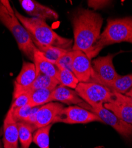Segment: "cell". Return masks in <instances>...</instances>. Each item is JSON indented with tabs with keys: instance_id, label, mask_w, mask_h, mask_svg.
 <instances>
[{
	"instance_id": "1",
	"label": "cell",
	"mask_w": 132,
	"mask_h": 148,
	"mask_svg": "<svg viewBox=\"0 0 132 148\" xmlns=\"http://www.w3.org/2000/svg\"><path fill=\"white\" fill-rule=\"evenodd\" d=\"M74 42L72 51L85 53L89 59L95 55V47L100 39L103 18L97 12L79 8L71 16Z\"/></svg>"
},
{
	"instance_id": "2",
	"label": "cell",
	"mask_w": 132,
	"mask_h": 148,
	"mask_svg": "<svg viewBox=\"0 0 132 148\" xmlns=\"http://www.w3.org/2000/svg\"><path fill=\"white\" fill-rule=\"evenodd\" d=\"M15 13L19 20L29 33L33 43L72 51L73 40L58 34L45 20L25 17L16 10H15Z\"/></svg>"
},
{
	"instance_id": "3",
	"label": "cell",
	"mask_w": 132,
	"mask_h": 148,
	"mask_svg": "<svg viewBox=\"0 0 132 148\" xmlns=\"http://www.w3.org/2000/svg\"><path fill=\"white\" fill-rule=\"evenodd\" d=\"M0 22L13 34L22 53L33 61L37 47L33 43L29 33L19 20L15 10L7 0H0Z\"/></svg>"
},
{
	"instance_id": "4",
	"label": "cell",
	"mask_w": 132,
	"mask_h": 148,
	"mask_svg": "<svg viewBox=\"0 0 132 148\" xmlns=\"http://www.w3.org/2000/svg\"><path fill=\"white\" fill-rule=\"evenodd\" d=\"M121 42L132 45V17L110 18L95 47L97 55L106 46Z\"/></svg>"
},
{
	"instance_id": "5",
	"label": "cell",
	"mask_w": 132,
	"mask_h": 148,
	"mask_svg": "<svg viewBox=\"0 0 132 148\" xmlns=\"http://www.w3.org/2000/svg\"><path fill=\"white\" fill-rule=\"evenodd\" d=\"M75 91L93 109L110 103L114 95L110 89L93 82H79Z\"/></svg>"
},
{
	"instance_id": "6",
	"label": "cell",
	"mask_w": 132,
	"mask_h": 148,
	"mask_svg": "<svg viewBox=\"0 0 132 148\" xmlns=\"http://www.w3.org/2000/svg\"><path fill=\"white\" fill-rule=\"evenodd\" d=\"M114 56V54H108L105 56L98 57L93 61L90 82L98 83L107 88L120 76L113 65Z\"/></svg>"
},
{
	"instance_id": "7",
	"label": "cell",
	"mask_w": 132,
	"mask_h": 148,
	"mask_svg": "<svg viewBox=\"0 0 132 148\" xmlns=\"http://www.w3.org/2000/svg\"><path fill=\"white\" fill-rule=\"evenodd\" d=\"M98 121L102 123L100 118L86 108L77 106H70L61 111L54 120L55 123H64L69 125L86 124Z\"/></svg>"
},
{
	"instance_id": "8",
	"label": "cell",
	"mask_w": 132,
	"mask_h": 148,
	"mask_svg": "<svg viewBox=\"0 0 132 148\" xmlns=\"http://www.w3.org/2000/svg\"><path fill=\"white\" fill-rule=\"evenodd\" d=\"M90 111L97 114L103 123L111 126L123 138L130 139L132 137V125L118 117L104 106L94 109L91 108Z\"/></svg>"
},
{
	"instance_id": "9",
	"label": "cell",
	"mask_w": 132,
	"mask_h": 148,
	"mask_svg": "<svg viewBox=\"0 0 132 148\" xmlns=\"http://www.w3.org/2000/svg\"><path fill=\"white\" fill-rule=\"evenodd\" d=\"M113 99L104 107L120 119L132 125V100L124 94L114 92Z\"/></svg>"
},
{
	"instance_id": "10",
	"label": "cell",
	"mask_w": 132,
	"mask_h": 148,
	"mask_svg": "<svg viewBox=\"0 0 132 148\" xmlns=\"http://www.w3.org/2000/svg\"><path fill=\"white\" fill-rule=\"evenodd\" d=\"M13 99L25 93H30L31 92L40 89L54 90L58 85L59 82L56 78L44 75L42 73L37 74V78L28 87H21L16 84H14Z\"/></svg>"
},
{
	"instance_id": "11",
	"label": "cell",
	"mask_w": 132,
	"mask_h": 148,
	"mask_svg": "<svg viewBox=\"0 0 132 148\" xmlns=\"http://www.w3.org/2000/svg\"><path fill=\"white\" fill-rule=\"evenodd\" d=\"M19 3L22 8L31 17L45 21L56 20L58 18V14L55 11L34 0H20Z\"/></svg>"
},
{
	"instance_id": "12",
	"label": "cell",
	"mask_w": 132,
	"mask_h": 148,
	"mask_svg": "<svg viewBox=\"0 0 132 148\" xmlns=\"http://www.w3.org/2000/svg\"><path fill=\"white\" fill-rule=\"evenodd\" d=\"M64 108L63 104L58 102H50L40 107L35 125V130L39 128L53 125L57 116Z\"/></svg>"
},
{
	"instance_id": "13",
	"label": "cell",
	"mask_w": 132,
	"mask_h": 148,
	"mask_svg": "<svg viewBox=\"0 0 132 148\" xmlns=\"http://www.w3.org/2000/svg\"><path fill=\"white\" fill-rule=\"evenodd\" d=\"M74 51L73 73L79 82H90L92 72L91 59H89L85 53L81 51Z\"/></svg>"
},
{
	"instance_id": "14",
	"label": "cell",
	"mask_w": 132,
	"mask_h": 148,
	"mask_svg": "<svg viewBox=\"0 0 132 148\" xmlns=\"http://www.w3.org/2000/svg\"><path fill=\"white\" fill-rule=\"evenodd\" d=\"M50 102H58L71 105H87L76 92L62 85H58L50 95Z\"/></svg>"
},
{
	"instance_id": "15",
	"label": "cell",
	"mask_w": 132,
	"mask_h": 148,
	"mask_svg": "<svg viewBox=\"0 0 132 148\" xmlns=\"http://www.w3.org/2000/svg\"><path fill=\"white\" fill-rule=\"evenodd\" d=\"M3 143L4 148L19 147V132L17 123L8 110L4 121Z\"/></svg>"
},
{
	"instance_id": "16",
	"label": "cell",
	"mask_w": 132,
	"mask_h": 148,
	"mask_svg": "<svg viewBox=\"0 0 132 148\" xmlns=\"http://www.w3.org/2000/svg\"><path fill=\"white\" fill-rule=\"evenodd\" d=\"M33 61L37 74L42 73L56 78L58 73V68L55 65L46 59L37 48L35 50Z\"/></svg>"
},
{
	"instance_id": "17",
	"label": "cell",
	"mask_w": 132,
	"mask_h": 148,
	"mask_svg": "<svg viewBox=\"0 0 132 148\" xmlns=\"http://www.w3.org/2000/svg\"><path fill=\"white\" fill-rule=\"evenodd\" d=\"M37 73L33 63L24 61L21 69L17 77L15 84L21 87H28L37 78Z\"/></svg>"
},
{
	"instance_id": "18",
	"label": "cell",
	"mask_w": 132,
	"mask_h": 148,
	"mask_svg": "<svg viewBox=\"0 0 132 148\" xmlns=\"http://www.w3.org/2000/svg\"><path fill=\"white\" fill-rule=\"evenodd\" d=\"M33 43L38 50L42 53L44 56L54 65L56 64L57 61L63 55L70 51L57 47L44 46L37 43Z\"/></svg>"
},
{
	"instance_id": "19",
	"label": "cell",
	"mask_w": 132,
	"mask_h": 148,
	"mask_svg": "<svg viewBox=\"0 0 132 148\" xmlns=\"http://www.w3.org/2000/svg\"><path fill=\"white\" fill-rule=\"evenodd\" d=\"M19 139L20 148H29L33 142V132L35 130L33 126L25 122H18Z\"/></svg>"
},
{
	"instance_id": "20",
	"label": "cell",
	"mask_w": 132,
	"mask_h": 148,
	"mask_svg": "<svg viewBox=\"0 0 132 148\" xmlns=\"http://www.w3.org/2000/svg\"><path fill=\"white\" fill-rule=\"evenodd\" d=\"M107 88L112 92L125 94L132 88V73L124 76L120 75Z\"/></svg>"
},
{
	"instance_id": "21",
	"label": "cell",
	"mask_w": 132,
	"mask_h": 148,
	"mask_svg": "<svg viewBox=\"0 0 132 148\" xmlns=\"http://www.w3.org/2000/svg\"><path fill=\"white\" fill-rule=\"evenodd\" d=\"M53 91L49 89H40L31 92L28 104L32 107H35L50 103V95Z\"/></svg>"
},
{
	"instance_id": "22",
	"label": "cell",
	"mask_w": 132,
	"mask_h": 148,
	"mask_svg": "<svg viewBox=\"0 0 132 148\" xmlns=\"http://www.w3.org/2000/svg\"><path fill=\"white\" fill-rule=\"evenodd\" d=\"M53 125L36 130L33 135V142L39 148H50V132Z\"/></svg>"
},
{
	"instance_id": "23",
	"label": "cell",
	"mask_w": 132,
	"mask_h": 148,
	"mask_svg": "<svg viewBox=\"0 0 132 148\" xmlns=\"http://www.w3.org/2000/svg\"><path fill=\"white\" fill-rule=\"evenodd\" d=\"M56 79L59 84L71 89L75 90L79 83V80L73 72L63 68H58Z\"/></svg>"
},
{
	"instance_id": "24",
	"label": "cell",
	"mask_w": 132,
	"mask_h": 148,
	"mask_svg": "<svg viewBox=\"0 0 132 148\" xmlns=\"http://www.w3.org/2000/svg\"><path fill=\"white\" fill-rule=\"evenodd\" d=\"M75 51H70L63 55L57 61L55 65L58 68H63L73 72V61Z\"/></svg>"
},
{
	"instance_id": "25",
	"label": "cell",
	"mask_w": 132,
	"mask_h": 148,
	"mask_svg": "<svg viewBox=\"0 0 132 148\" xmlns=\"http://www.w3.org/2000/svg\"><path fill=\"white\" fill-rule=\"evenodd\" d=\"M32 108V107L30 106L27 104L15 110H11V108H9V110L11 111L15 121L18 123L25 122L26 121L30 113Z\"/></svg>"
},
{
	"instance_id": "26",
	"label": "cell",
	"mask_w": 132,
	"mask_h": 148,
	"mask_svg": "<svg viewBox=\"0 0 132 148\" xmlns=\"http://www.w3.org/2000/svg\"><path fill=\"white\" fill-rule=\"evenodd\" d=\"M13 100V102L10 108L11 110H15L25 106L29 104L30 100V93H25L20 95Z\"/></svg>"
},
{
	"instance_id": "27",
	"label": "cell",
	"mask_w": 132,
	"mask_h": 148,
	"mask_svg": "<svg viewBox=\"0 0 132 148\" xmlns=\"http://www.w3.org/2000/svg\"><path fill=\"white\" fill-rule=\"evenodd\" d=\"M40 107L41 106L32 107L28 119L25 121V123H28V124L33 126L34 129H35V127H34L36 123V119H37V112H38L39 108H40Z\"/></svg>"
},
{
	"instance_id": "28",
	"label": "cell",
	"mask_w": 132,
	"mask_h": 148,
	"mask_svg": "<svg viewBox=\"0 0 132 148\" xmlns=\"http://www.w3.org/2000/svg\"><path fill=\"white\" fill-rule=\"evenodd\" d=\"M88 5L89 7L95 10H98L104 8L109 5L111 1H88Z\"/></svg>"
},
{
	"instance_id": "29",
	"label": "cell",
	"mask_w": 132,
	"mask_h": 148,
	"mask_svg": "<svg viewBox=\"0 0 132 148\" xmlns=\"http://www.w3.org/2000/svg\"><path fill=\"white\" fill-rule=\"evenodd\" d=\"M124 95H126V96L130 97L131 99L132 100V88L129 91H128Z\"/></svg>"
},
{
	"instance_id": "30",
	"label": "cell",
	"mask_w": 132,
	"mask_h": 148,
	"mask_svg": "<svg viewBox=\"0 0 132 148\" xmlns=\"http://www.w3.org/2000/svg\"><path fill=\"white\" fill-rule=\"evenodd\" d=\"M0 148H1V142H0Z\"/></svg>"
}]
</instances>
